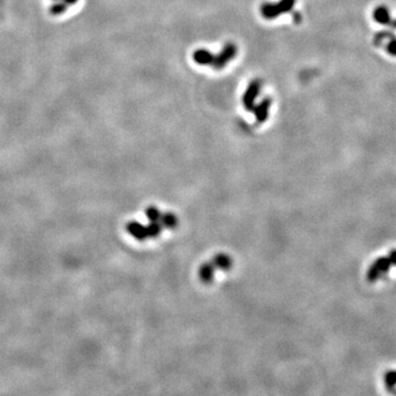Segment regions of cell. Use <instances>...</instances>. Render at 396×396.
<instances>
[{"mask_svg":"<svg viewBox=\"0 0 396 396\" xmlns=\"http://www.w3.org/2000/svg\"><path fill=\"white\" fill-rule=\"evenodd\" d=\"M54 2H55V0H54ZM61 2H64V3H66V4H68V5H75L77 2H78V0H61Z\"/></svg>","mask_w":396,"mask_h":396,"instance_id":"obj_9","label":"cell"},{"mask_svg":"<svg viewBox=\"0 0 396 396\" xmlns=\"http://www.w3.org/2000/svg\"><path fill=\"white\" fill-rule=\"evenodd\" d=\"M238 54V48L232 42H227L222 51L218 54L215 55L214 63H212V68L215 70H223L227 65H228L234 57Z\"/></svg>","mask_w":396,"mask_h":396,"instance_id":"obj_3","label":"cell"},{"mask_svg":"<svg viewBox=\"0 0 396 396\" xmlns=\"http://www.w3.org/2000/svg\"><path fill=\"white\" fill-rule=\"evenodd\" d=\"M193 60L198 65L211 66L215 60V54L207 49H197L193 53Z\"/></svg>","mask_w":396,"mask_h":396,"instance_id":"obj_6","label":"cell"},{"mask_svg":"<svg viewBox=\"0 0 396 396\" xmlns=\"http://www.w3.org/2000/svg\"><path fill=\"white\" fill-rule=\"evenodd\" d=\"M271 105H272V100H271V98H269V97H266L264 99H262L259 104L255 105L252 112H253L254 118L256 119V121L264 122V121L268 120Z\"/></svg>","mask_w":396,"mask_h":396,"instance_id":"obj_5","label":"cell"},{"mask_svg":"<svg viewBox=\"0 0 396 396\" xmlns=\"http://www.w3.org/2000/svg\"><path fill=\"white\" fill-rule=\"evenodd\" d=\"M392 268H396V250L374 261L366 271V280L371 283L377 282L390 272Z\"/></svg>","mask_w":396,"mask_h":396,"instance_id":"obj_1","label":"cell"},{"mask_svg":"<svg viewBox=\"0 0 396 396\" xmlns=\"http://www.w3.org/2000/svg\"><path fill=\"white\" fill-rule=\"evenodd\" d=\"M262 83L259 78H255L249 83L248 87L242 96V104L248 112H252L253 108L256 105V100H258L259 95L261 93Z\"/></svg>","mask_w":396,"mask_h":396,"instance_id":"obj_4","label":"cell"},{"mask_svg":"<svg viewBox=\"0 0 396 396\" xmlns=\"http://www.w3.org/2000/svg\"><path fill=\"white\" fill-rule=\"evenodd\" d=\"M384 383L386 388L396 393V371H388L384 374Z\"/></svg>","mask_w":396,"mask_h":396,"instance_id":"obj_8","label":"cell"},{"mask_svg":"<svg viewBox=\"0 0 396 396\" xmlns=\"http://www.w3.org/2000/svg\"><path fill=\"white\" fill-rule=\"evenodd\" d=\"M296 0H278L277 3H263L260 6L261 16L267 20H273L293 10Z\"/></svg>","mask_w":396,"mask_h":396,"instance_id":"obj_2","label":"cell"},{"mask_svg":"<svg viewBox=\"0 0 396 396\" xmlns=\"http://www.w3.org/2000/svg\"><path fill=\"white\" fill-rule=\"evenodd\" d=\"M68 7L69 5L66 3L61 2V0H55V3L50 6L49 11L51 14H53V16H61V14L68 11Z\"/></svg>","mask_w":396,"mask_h":396,"instance_id":"obj_7","label":"cell"}]
</instances>
